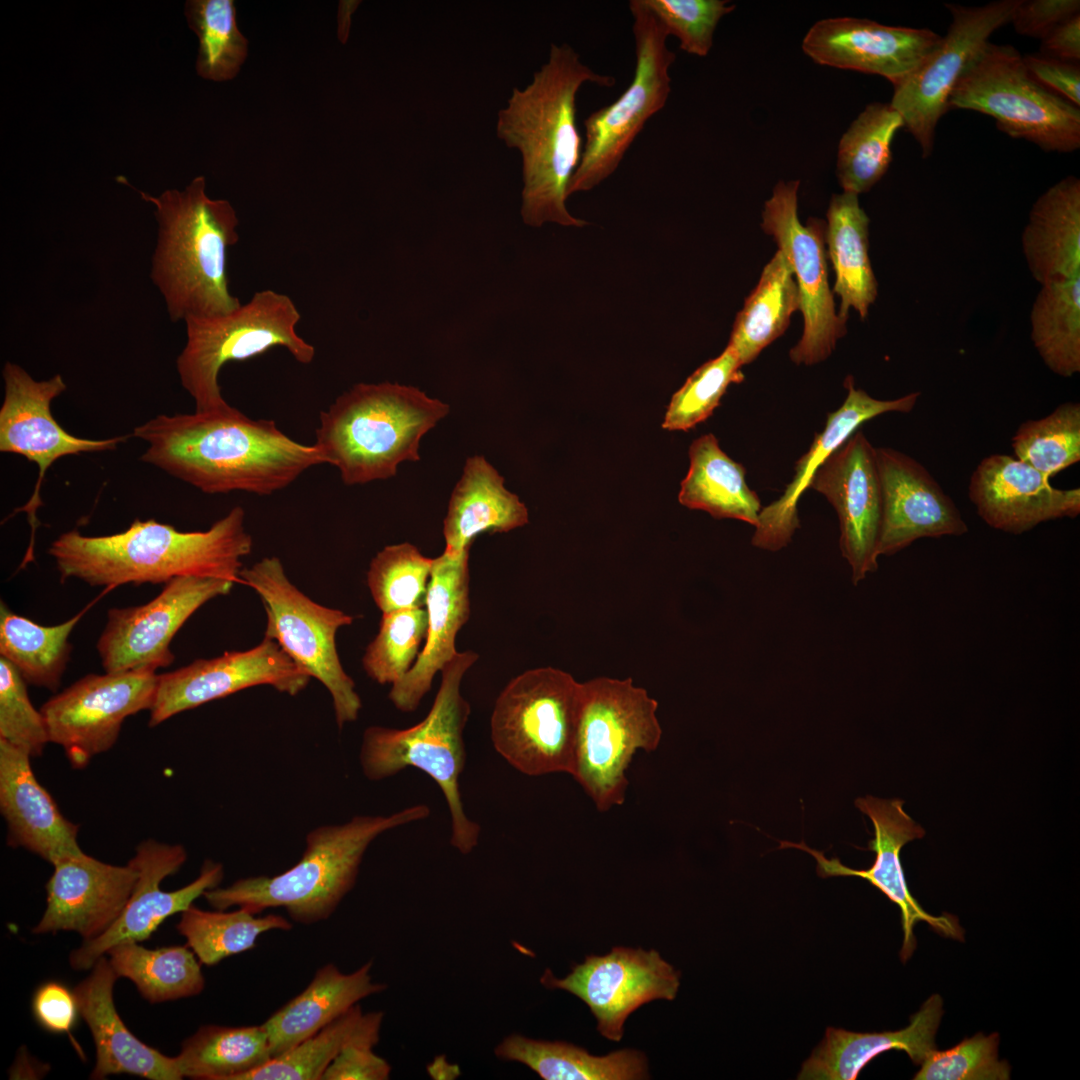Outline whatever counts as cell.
<instances>
[{
    "label": "cell",
    "instance_id": "6da1fadb",
    "mask_svg": "<svg viewBox=\"0 0 1080 1080\" xmlns=\"http://www.w3.org/2000/svg\"><path fill=\"white\" fill-rule=\"evenodd\" d=\"M147 443L141 460L207 494L271 495L307 469L325 464L315 445L254 420L229 404L192 414L158 415L134 428Z\"/></svg>",
    "mask_w": 1080,
    "mask_h": 1080
},
{
    "label": "cell",
    "instance_id": "7a4b0ae2",
    "mask_svg": "<svg viewBox=\"0 0 1080 1080\" xmlns=\"http://www.w3.org/2000/svg\"><path fill=\"white\" fill-rule=\"evenodd\" d=\"M587 82L615 83L585 65L569 44L550 45L547 61L524 88H513L499 110L497 137L522 159L521 217L525 224L583 227L566 207L568 186L582 155L576 95Z\"/></svg>",
    "mask_w": 1080,
    "mask_h": 1080
},
{
    "label": "cell",
    "instance_id": "3957f363",
    "mask_svg": "<svg viewBox=\"0 0 1080 1080\" xmlns=\"http://www.w3.org/2000/svg\"><path fill=\"white\" fill-rule=\"evenodd\" d=\"M252 545L245 511L235 506L205 531H178L154 519H135L125 531L103 536L73 529L54 540L48 553L62 582L76 578L112 588L196 576L241 584L242 558Z\"/></svg>",
    "mask_w": 1080,
    "mask_h": 1080
},
{
    "label": "cell",
    "instance_id": "277c9868",
    "mask_svg": "<svg viewBox=\"0 0 1080 1080\" xmlns=\"http://www.w3.org/2000/svg\"><path fill=\"white\" fill-rule=\"evenodd\" d=\"M155 207L158 234L150 277L173 322L222 315L242 303L229 289L227 254L239 241V219L232 204L212 199L206 179L197 176L183 189L158 196L138 191Z\"/></svg>",
    "mask_w": 1080,
    "mask_h": 1080
},
{
    "label": "cell",
    "instance_id": "5b68a950",
    "mask_svg": "<svg viewBox=\"0 0 1080 1080\" xmlns=\"http://www.w3.org/2000/svg\"><path fill=\"white\" fill-rule=\"evenodd\" d=\"M430 808L416 804L387 816H355L338 825H322L306 835L300 860L274 876H251L203 897L217 910L237 906L260 914L284 908L299 924L328 919L354 887L369 845L391 829L427 818Z\"/></svg>",
    "mask_w": 1080,
    "mask_h": 1080
},
{
    "label": "cell",
    "instance_id": "8992f818",
    "mask_svg": "<svg viewBox=\"0 0 1080 1080\" xmlns=\"http://www.w3.org/2000/svg\"><path fill=\"white\" fill-rule=\"evenodd\" d=\"M449 406L413 386L358 383L321 412L315 446L347 485L394 476Z\"/></svg>",
    "mask_w": 1080,
    "mask_h": 1080
},
{
    "label": "cell",
    "instance_id": "52a82bcc",
    "mask_svg": "<svg viewBox=\"0 0 1080 1080\" xmlns=\"http://www.w3.org/2000/svg\"><path fill=\"white\" fill-rule=\"evenodd\" d=\"M478 658L471 650L458 652L441 671V684L426 717L406 729L366 728L359 754L362 772L372 781L392 777L409 767L432 778L450 812V843L462 854L473 851L481 832L479 824L466 815L459 789L466 761L463 734L471 713L460 686Z\"/></svg>",
    "mask_w": 1080,
    "mask_h": 1080
},
{
    "label": "cell",
    "instance_id": "ba28073f",
    "mask_svg": "<svg viewBox=\"0 0 1080 1080\" xmlns=\"http://www.w3.org/2000/svg\"><path fill=\"white\" fill-rule=\"evenodd\" d=\"M300 319L294 301L272 289L255 292L231 312L186 319V343L176 368L181 385L195 402V411L228 405L218 383L220 370L228 362L283 347L297 362L311 363L315 348L297 333Z\"/></svg>",
    "mask_w": 1080,
    "mask_h": 1080
},
{
    "label": "cell",
    "instance_id": "9c48e42d",
    "mask_svg": "<svg viewBox=\"0 0 1080 1080\" xmlns=\"http://www.w3.org/2000/svg\"><path fill=\"white\" fill-rule=\"evenodd\" d=\"M582 704L571 776L598 811L624 803L627 770L639 751H655L662 739L658 702L631 678L596 677L582 682Z\"/></svg>",
    "mask_w": 1080,
    "mask_h": 1080
},
{
    "label": "cell",
    "instance_id": "30bf717a",
    "mask_svg": "<svg viewBox=\"0 0 1080 1080\" xmlns=\"http://www.w3.org/2000/svg\"><path fill=\"white\" fill-rule=\"evenodd\" d=\"M583 684L545 666L526 670L498 695L490 720L495 750L528 776L571 774Z\"/></svg>",
    "mask_w": 1080,
    "mask_h": 1080
},
{
    "label": "cell",
    "instance_id": "8fae6325",
    "mask_svg": "<svg viewBox=\"0 0 1080 1080\" xmlns=\"http://www.w3.org/2000/svg\"><path fill=\"white\" fill-rule=\"evenodd\" d=\"M948 109L991 116L999 130L1047 152L1080 148V108L1038 83L1012 45L988 42L969 63Z\"/></svg>",
    "mask_w": 1080,
    "mask_h": 1080
},
{
    "label": "cell",
    "instance_id": "7c38bea8",
    "mask_svg": "<svg viewBox=\"0 0 1080 1080\" xmlns=\"http://www.w3.org/2000/svg\"><path fill=\"white\" fill-rule=\"evenodd\" d=\"M240 580L262 600L267 618L264 637L277 642L295 663L325 686L340 729L354 722L362 702L336 647L337 631L351 625L354 616L306 596L289 580L278 557H265L243 567Z\"/></svg>",
    "mask_w": 1080,
    "mask_h": 1080
},
{
    "label": "cell",
    "instance_id": "4fadbf2b",
    "mask_svg": "<svg viewBox=\"0 0 1080 1080\" xmlns=\"http://www.w3.org/2000/svg\"><path fill=\"white\" fill-rule=\"evenodd\" d=\"M635 70L625 91L611 104L585 120L580 163L569 186L573 193L589 191L615 172L647 121L662 110L671 92L669 68L676 55L666 44L668 33L644 0H632Z\"/></svg>",
    "mask_w": 1080,
    "mask_h": 1080
},
{
    "label": "cell",
    "instance_id": "5bb4252c",
    "mask_svg": "<svg viewBox=\"0 0 1080 1080\" xmlns=\"http://www.w3.org/2000/svg\"><path fill=\"white\" fill-rule=\"evenodd\" d=\"M800 182L780 181L765 202L761 227L772 236L788 259L800 295L804 328L790 350L796 364L814 365L829 357L846 333V322L835 312L824 249L825 222L810 218L802 225L798 217Z\"/></svg>",
    "mask_w": 1080,
    "mask_h": 1080
},
{
    "label": "cell",
    "instance_id": "9a60e30c",
    "mask_svg": "<svg viewBox=\"0 0 1080 1080\" xmlns=\"http://www.w3.org/2000/svg\"><path fill=\"white\" fill-rule=\"evenodd\" d=\"M1017 3L945 4L952 16L946 35L921 65L894 87L890 104L919 143L923 158L933 151L936 126L949 110L948 99L956 83L991 34L1010 23Z\"/></svg>",
    "mask_w": 1080,
    "mask_h": 1080
},
{
    "label": "cell",
    "instance_id": "2e32d148",
    "mask_svg": "<svg viewBox=\"0 0 1080 1080\" xmlns=\"http://www.w3.org/2000/svg\"><path fill=\"white\" fill-rule=\"evenodd\" d=\"M157 681L150 670L84 676L41 706L50 742L73 768H84L115 744L127 717L150 710Z\"/></svg>",
    "mask_w": 1080,
    "mask_h": 1080
},
{
    "label": "cell",
    "instance_id": "e0dca14e",
    "mask_svg": "<svg viewBox=\"0 0 1080 1080\" xmlns=\"http://www.w3.org/2000/svg\"><path fill=\"white\" fill-rule=\"evenodd\" d=\"M234 584L219 578L176 577L144 605L109 609L97 642L105 672L168 667L175 658L170 643L178 630L203 604L228 594Z\"/></svg>",
    "mask_w": 1080,
    "mask_h": 1080
},
{
    "label": "cell",
    "instance_id": "ac0fdd59",
    "mask_svg": "<svg viewBox=\"0 0 1080 1080\" xmlns=\"http://www.w3.org/2000/svg\"><path fill=\"white\" fill-rule=\"evenodd\" d=\"M2 376L4 399L0 408V451L24 456L38 466L39 472L30 500L20 508L28 515L33 528L24 562L33 559V534L36 511L42 501L40 488L48 468L59 458L85 452L116 449L127 437L86 439L71 435L54 419L52 401L67 385L60 374L48 380H35L21 366L6 362Z\"/></svg>",
    "mask_w": 1080,
    "mask_h": 1080
},
{
    "label": "cell",
    "instance_id": "d6986e66",
    "mask_svg": "<svg viewBox=\"0 0 1080 1080\" xmlns=\"http://www.w3.org/2000/svg\"><path fill=\"white\" fill-rule=\"evenodd\" d=\"M541 983L580 998L595 1016L600 1034L620 1041L632 1012L650 1001L676 997L680 973L653 949L614 947L607 955L587 956L562 979L547 969Z\"/></svg>",
    "mask_w": 1080,
    "mask_h": 1080
},
{
    "label": "cell",
    "instance_id": "ffe728a7",
    "mask_svg": "<svg viewBox=\"0 0 1080 1080\" xmlns=\"http://www.w3.org/2000/svg\"><path fill=\"white\" fill-rule=\"evenodd\" d=\"M311 678L277 642L264 637L248 650L227 651L211 659H197L158 675L149 710V726H157L178 713L258 685H269L281 693L295 696L307 687Z\"/></svg>",
    "mask_w": 1080,
    "mask_h": 1080
},
{
    "label": "cell",
    "instance_id": "44dd1931",
    "mask_svg": "<svg viewBox=\"0 0 1080 1080\" xmlns=\"http://www.w3.org/2000/svg\"><path fill=\"white\" fill-rule=\"evenodd\" d=\"M900 799H880L866 796L856 799V807L873 823L874 838L868 849L875 853V860L868 869H852L836 857L827 858L822 851L808 847L804 842L781 841L780 848L793 847L803 850L817 862V874L822 878L854 876L867 880L880 890L901 912L903 944L900 958L906 962L916 948L914 926L924 921L942 936L962 941L964 931L953 915L933 916L927 913L911 895L900 860V852L907 843L924 837L925 830L904 810Z\"/></svg>",
    "mask_w": 1080,
    "mask_h": 1080
},
{
    "label": "cell",
    "instance_id": "7402d4cb",
    "mask_svg": "<svg viewBox=\"0 0 1080 1080\" xmlns=\"http://www.w3.org/2000/svg\"><path fill=\"white\" fill-rule=\"evenodd\" d=\"M186 859L182 845L151 839L141 842L129 861L138 876L123 912L105 933L74 949L70 965L76 970L90 969L116 944L149 938L165 919L183 912L206 890L218 887L224 876L223 866L206 860L194 881L174 891L161 890L160 883L175 874Z\"/></svg>",
    "mask_w": 1080,
    "mask_h": 1080
},
{
    "label": "cell",
    "instance_id": "603a6c76",
    "mask_svg": "<svg viewBox=\"0 0 1080 1080\" xmlns=\"http://www.w3.org/2000/svg\"><path fill=\"white\" fill-rule=\"evenodd\" d=\"M875 448L858 429L828 456L809 484L837 512L839 547L854 585L878 568L882 493Z\"/></svg>",
    "mask_w": 1080,
    "mask_h": 1080
},
{
    "label": "cell",
    "instance_id": "cb8c5ba5",
    "mask_svg": "<svg viewBox=\"0 0 1080 1080\" xmlns=\"http://www.w3.org/2000/svg\"><path fill=\"white\" fill-rule=\"evenodd\" d=\"M941 38L928 28L839 17L817 21L806 33L802 49L820 65L879 75L895 87L921 65Z\"/></svg>",
    "mask_w": 1080,
    "mask_h": 1080
},
{
    "label": "cell",
    "instance_id": "d4e9b609",
    "mask_svg": "<svg viewBox=\"0 0 1080 1080\" xmlns=\"http://www.w3.org/2000/svg\"><path fill=\"white\" fill-rule=\"evenodd\" d=\"M882 493L877 557L890 556L921 538L962 536L968 526L929 471L914 458L875 448Z\"/></svg>",
    "mask_w": 1080,
    "mask_h": 1080
},
{
    "label": "cell",
    "instance_id": "484cf974",
    "mask_svg": "<svg viewBox=\"0 0 1080 1080\" xmlns=\"http://www.w3.org/2000/svg\"><path fill=\"white\" fill-rule=\"evenodd\" d=\"M47 907L32 932L74 931L84 941L105 933L120 917L137 880L136 869L104 863L84 852L53 864Z\"/></svg>",
    "mask_w": 1080,
    "mask_h": 1080
},
{
    "label": "cell",
    "instance_id": "4316f807",
    "mask_svg": "<svg viewBox=\"0 0 1080 1080\" xmlns=\"http://www.w3.org/2000/svg\"><path fill=\"white\" fill-rule=\"evenodd\" d=\"M1049 480L1016 457L992 454L972 473L969 498L987 525L1019 535L1040 523L1080 514V488H1055Z\"/></svg>",
    "mask_w": 1080,
    "mask_h": 1080
},
{
    "label": "cell",
    "instance_id": "83f0119b",
    "mask_svg": "<svg viewBox=\"0 0 1080 1080\" xmlns=\"http://www.w3.org/2000/svg\"><path fill=\"white\" fill-rule=\"evenodd\" d=\"M844 386L847 389L845 401L836 411L828 414L824 429L815 435L809 450L796 462L795 474L784 493L776 501L762 507L752 537L753 546L773 552L786 547L800 527L798 501L828 456L864 422L888 412L908 413L921 395L916 391L897 399L879 400L857 389L852 376H847Z\"/></svg>",
    "mask_w": 1080,
    "mask_h": 1080
},
{
    "label": "cell",
    "instance_id": "f1b7e54d",
    "mask_svg": "<svg viewBox=\"0 0 1080 1080\" xmlns=\"http://www.w3.org/2000/svg\"><path fill=\"white\" fill-rule=\"evenodd\" d=\"M469 552L434 558L425 600L428 627L423 648L411 669L391 685L389 699L402 712L416 710L433 679L458 653L459 630L470 617Z\"/></svg>",
    "mask_w": 1080,
    "mask_h": 1080
},
{
    "label": "cell",
    "instance_id": "f546056e",
    "mask_svg": "<svg viewBox=\"0 0 1080 1080\" xmlns=\"http://www.w3.org/2000/svg\"><path fill=\"white\" fill-rule=\"evenodd\" d=\"M0 809L10 842L52 865L82 853L78 826L67 820L36 779L30 756L0 739Z\"/></svg>",
    "mask_w": 1080,
    "mask_h": 1080
},
{
    "label": "cell",
    "instance_id": "4dcf8cb0",
    "mask_svg": "<svg viewBox=\"0 0 1080 1080\" xmlns=\"http://www.w3.org/2000/svg\"><path fill=\"white\" fill-rule=\"evenodd\" d=\"M117 978L109 959L103 955L73 990L79 1014L87 1023L96 1047L91 1078L126 1073L151 1080L183 1079L175 1057H168L140 1041L120 1018L113 1001Z\"/></svg>",
    "mask_w": 1080,
    "mask_h": 1080
},
{
    "label": "cell",
    "instance_id": "1f68e13d",
    "mask_svg": "<svg viewBox=\"0 0 1080 1080\" xmlns=\"http://www.w3.org/2000/svg\"><path fill=\"white\" fill-rule=\"evenodd\" d=\"M942 998L930 996L915 1013L910 1024L898 1031L857 1033L828 1027L825 1037L803 1063L797 1079L854 1080L876 1056L890 1050H902L913 1063H921L936 1050Z\"/></svg>",
    "mask_w": 1080,
    "mask_h": 1080
},
{
    "label": "cell",
    "instance_id": "d6a6232c",
    "mask_svg": "<svg viewBox=\"0 0 1080 1080\" xmlns=\"http://www.w3.org/2000/svg\"><path fill=\"white\" fill-rule=\"evenodd\" d=\"M371 968V961L351 973L333 963L320 967L301 993L262 1024L272 1058L314 1035L362 999L385 990L386 985L372 981Z\"/></svg>",
    "mask_w": 1080,
    "mask_h": 1080
},
{
    "label": "cell",
    "instance_id": "836d02e7",
    "mask_svg": "<svg viewBox=\"0 0 1080 1080\" xmlns=\"http://www.w3.org/2000/svg\"><path fill=\"white\" fill-rule=\"evenodd\" d=\"M528 523V510L504 486V478L483 457H469L449 500L443 524L444 554L470 551L481 533L508 532Z\"/></svg>",
    "mask_w": 1080,
    "mask_h": 1080
},
{
    "label": "cell",
    "instance_id": "e575fe53",
    "mask_svg": "<svg viewBox=\"0 0 1080 1080\" xmlns=\"http://www.w3.org/2000/svg\"><path fill=\"white\" fill-rule=\"evenodd\" d=\"M1021 244L1032 277L1041 285L1080 275V180L1067 176L1033 204Z\"/></svg>",
    "mask_w": 1080,
    "mask_h": 1080
},
{
    "label": "cell",
    "instance_id": "d590c367",
    "mask_svg": "<svg viewBox=\"0 0 1080 1080\" xmlns=\"http://www.w3.org/2000/svg\"><path fill=\"white\" fill-rule=\"evenodd\" d=\"M869 222L857 194L843 191L832 196L824 240L836 276L833 292L840 297L837 315L844 322L850 308L865 319L878 294L869 258Z\"/></svg>",
    "mask_w": 1080,
    "mask_h": 1080
},
{
    "label": "cell",
    "instance_id": "8d00e7d4",
    "mask_svg": "<svg viewBox=\"0 0 1080 1080\" xmlns=\"http://www.w3.org/2000/svg\"><path fill=\"white\" fill-rule=\"evenodd\" d=\"M689 459L678 494L680 504L716 519H737L755 527L762 509L760 499L746 483L745 468L720 448L717 438L708 433L695 439Z\"/></svg>",
    "mask_w": 1080,
    "mask_h": 1080
},
{
    "label": "cell",
    "instance_id": "74e56055",
    "mask_svg": "<svg viewBox=\"0 0 1080 1080\" xmlns=\"http://www.w3.org/2000/svg\"><path fill=\"white\" fill-rule=\"evenodd\" d=\"M494 1054L501 1060L526 1065L545 1080H638L648 1077L646 1056L632 1049L594 1056L571 1043L512 1034L495 1047Z\"/></svg>",
    "mask_w": 1080,
    "mask_h": 1080
},
{
    "label": "cell",
    "instance_id": "f35d334b",
    "mask_svg": "<svg viewBox=\"0 0 1080 1080\" xmlns=\"http://www.w3.org/2000/svg\"><path fill=\"white\" fill-rule=\"evenodd\" d=\"M792 267L778 249L764 267L760 280L738 312L728 342L743 366L781 336L791 315L800 309L798 286Z\"/></svg>",
    "mask_w": 1080,
    "mask_h": 1080
},
{
    "label": "cell",
    "instance_id": "ab89813d",
    "mask_svg": "<svg viewBox=\"0 0 1080 1080\" xmlns=\"http://www.w3.org/2000/svg\"><path fill=\"white\" fill-rule=\"evenodd\" d=\"M272 1054L263 1025H205L185 1039L175 1057L182 1077L238 1080L269 1060Z\"/></svg>",
    "mask_w": 1080,
    "mask_h": 1080
},
{
    "label": "cell",
    "instance_id": "60d3db41",
    "mask_svg": "<svg viewBox=\"0 0 1080 1080\" xmlns=\"http://www.w3.org/2000/svg\"><path fill=\"white\" fill-rule=\"evenodd\" d=\"M384 1013H364L359 1004L299 1044L238 1080H322L337 1054L353 1042L376 1045Z\"/></svg>",
    "mask_w": 1080,
    "mask_h": 1080
},
{
    "label": "cell",
    "instance_id": "b9f144b4",
    "mask_svg": "<svg viewBox=\"0 0 1080 1080\" xmlns=\"http://www.w3.org/2000/svg\"><path fill=\"white\" fill-rule=\"evenodd\" d=\"M84 610L54 626H43L15 614L0 603V657L8 660L27 684L56 691L70 659L69 636Z\"/></svg>",
    "mask_w": 1080,
    "mask_h": 1080
},
{
    "label": "cell",
    "instance_id": "7bdbcfd3",
    "mask_svg": "<svg viewBox=\"0 0 1080 1080\" xmlns=\"http://www.w3.org/2000/svg\"><path fill=\"white\" fill-rule=\"evenodd\" d=\"M106 954L118 977L131 980L152 1004L196 996L204 990L200 961L186 946L147 949L138 942H123Z\"/></svg>",
    "mask_w": 1080,
    "mask_h": 1080
},
{
    "label": "cell",
    "instance_id": "ee69618b",
    "mask_svg": "<svg viewBox=\"0 0 1080 1080\" xmlns=\"http://www.w3.org/2000/svg\"><path fill=\"white\" fill-rule=\"evenodd\" d=\"M1031 339L1056 375L1080 372V275L1041 285L1030 312Z\"/></svg>",
    "mask_w": 1080,
    "mask_h": 1080
},
{
    "label": "cell",
    "instance_id": "f6af8a7d",
    "mask_svg": "<svg viewBox=\"0 0 1080 1080\" xmlns=\"http://www.w3.org/2000/svg\"><path fill=\"white\" fill-rule=\"evenodd\" d=\"M902 127L904 121L890 103L872 102L854 119L837 153L836 173L844 192H867L885 175L894 136Z\"/></svg>",
    "mask_w": 1080,
    "mask_h": 1080
},
{
    "label": "cell",
    "instance_id": "bcb514c9",
    "mask_svg": "<svg viewBox=\"0 0 1080 1080\" xmlns=\"http://www.w3.org/2000/svg\"><path fill=\"white\" fill-rule=\"evenodd\" d=\"M258 915L240 907L231 912L207 911L192 904L181 912L177 930L200 963L213 966L253 949L263 933L292 928V923L281 915Z\"/></svg>",
    "mask_w": 1080,
    "mask_h": 1080
},
{
    "label": "cell",
    "instance_id": "7dc6e473",
    "mask_svg": "<svg viewBox=\"0 0 1080 1080\" xmlns=\"http://www.w3.org/2000/svg\"><path fill=\"white\" fill-rule=\"evenodd\" d=\"M185 16L199 41L198 75L217 82L233 79L248 54V40L239 30L234 1L189 0Z\"/></svg>",
    "mask_w": 1080,
    "mask_h": 1080
},
{
    "label": "cell",
    "instance_id": "c3c4849f",
    "mask_svg": "<svg viewBox=\"0 0 1080 1080\" xmlns=\"http://www.w3.org/2000/svg\"><path fill=\"white\" fill-rule=\"evenodd\" d=\"M1015 457L1049 478L1080 461V404L1066 402L1038 420L1023 422L1012 437Z\"/></svg>",
    "mask_w": 1080,
    "mask_h": 1080
},
{
    "label": "cell",
    "instance_id": "681fc988",
    "mask_svg": "<svg viewBox=\"0 0 1080 1080\" xmlns=\"http://www.w3.org/2000/svg\"><path fill=\"white\" fill-rule=\"evenodd\" d=\"M433 561L408 542L388 545L375 555L366 580L382 614L425 607Z\"/></svg>",
    "mask_w": 1080,
    "mask_h": 1080
},
{
    "label": "cell",
    "instance_id": "f907efd6",
    "mask_svg": "<svg viewBox=\"0 0 1080 1080\" xmlns=\"http://www.w3.org/2000/svg\"><path fill=\"white\" fill-rule=\"evenodd\" d=\"M427 627L425 607L382 614L379 631L362 658L366 674L382 685L400 680L418 658Z\"/></svg>",
    "mask_w": 1080,
    "mask_h": 1080
},
{
    "label": "cell",
    "instance_id": "816d5d0a",
    "mask_svg": "<svg viewBox=\"0 0 1080 1080\" xmlns=\"http://www.w3.org/2000/svg\"><path fill=\"white\" fill-rule=\"evenodd\" d=\"M742 365L727 346L716 358L696 369L674 393L667 407L662 428L688 431L710 417L732 383H741Z\"/></svg>",
    "mask_w": 1080,
    "mask_h": 1080
},
{
    "label": "cell",
    "instance_id": "f5cc1de1",
    "mask_svg": "<svg viewBox=\"0 0 1080 1080\" xmlns=\"http://www.w3.org/2000/svg\"><path fill=\"white\" fill-rule=\"evenodd\" d=\"M998 1033H978L956 1046L934 1050L921 1063L916 1080H1007L1010 1066L998 1059Z\"/></svg>",
    "mask_w": 1080,
    "mask_h": 1080
},
{
    "label": "cell",
    "instance_id": "db71d44e",
    "mask_svg": "<svg viewBox=\"0 0 1080 1080\" xmlns=\"http://www.w3.org/2000/svg\"><path fill=\"white\" fill-rule=\"evenodd\" d=\"M668 35L688 54L705 57L713 46L716 27L735 9L726 0H644Z\"/></svg>",
    "mask_w": 1080,
    "mask_h": 1080
},
{
    "label": "cell",
    "instance_id": "11a10c76",
    "mask_svg": "<svg viewBox=\"0 0 1080 1080\" xmlns=\"http://www.w3.org/2000/svg\"><path fill=\"white\" fill-rule=\"evenodd\" d=\"M26 684L17 669L0 657V739L32 757L41 755L50 739L45 719L31 703Z\"/></svg>",
    "mask_w": 1080,
    "mask_h": 1080
},
{
    "label": "cell",
    "instance_id": "9f6ffc18",
    "mask_svg": "<svg viewBox=\"0 0 1080 1080\" xmlns=\"http://www.w3.org/2000/svg\"><path fill=\"white\" fill-rule=\"evenodd\" d=\"M1078 13L1079 0H1018L1010 23L1018 34L1041 40L1055 26Z\"/></svg>",
    "mask_w": 1080,
    "mask_h": 1080
},
{
    "label": "cell",
    "instance_id": "6f0895ef",
    "mask_svg": "<svg viewBox=\"0 0 1080 1080\" xmlns=\"http://www.w3.org/2000/svg\"><path fill=\"white\" fill-rule=\"evenodd\" d=\"M368 1042L346 1045L325 1070L322 1080H386L391 1065L374 1051Z\"/></svg>",
    "mask_w": 1080,
    "mask_h": 1080
},
{
    "label": "cell",
    "instance_id": "680465c9",
    "mask_svg": "<svg viewBox=\"0 0 1080 1080\" xmlns=\"http://www.w3.org/2000/svg\"><path fill=\"white\" fill-rule=\"evenodd\" d=\"M32 1011L36 1021L53 1033H69L79 1014L74 992L56 981L38 987L32 999Z\"/></svg>",
    "mask_w": 1080,
    "mask_h": 1080
},
{
    "label": "cell",
    "instance_id": "91938a15",
    "mask_svg": "<svg viewBox=\"0 0 1080 1080\" xmlns=\"http://www.w3.org/2000/svg\"><path fill=\"white\" fill-rule=\"evenodd\" d=\"M1023 62L1029 74L1042 86L1080 107V65L1038 54H1026Z\"/></svg>",
    "mask_w": 1080,
    "mask_h": 1080
},
{
    "label": "cell",
    "instance_id": "94428289",
    "mask_svg": "<svg viewBox=\"0 0 1080 1080\" xmlns=\"http://www.w3.org/2000/svg\"><path fill=\"white\" fill-rule=\"evenodd\" d=\"M1040 41V54L1060 60L1079 62L1080 13L1055 26Z\"/></svg>",
    "mask_w": 1080,
    "mask_h": 1080
}]
</instances>
